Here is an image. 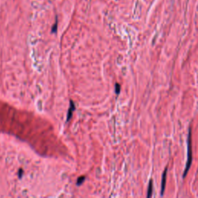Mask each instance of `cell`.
Listing matches in <instances>:
<instances>
[{
	"label": "cell",
	"mask_w": 198,
	"mask_h": 198,
	"mask_svg": "<svg viewBox=\"0 0 198 198\" xmlns=\"http://www.w3.org/2000/svg\"><path fill=\"white\" fill-rule=\"evenodd\" d=\"M191 163H192V143H191V129H190L187 138V161L186 163L185 170L183 172V178L187 174L190 166H191Z\"/></svg>",
	"instance_id": "cell-1"
},
{
	"label": "cell",
	"mask_w": 198,
	"mask_h": 198,
	"mask_svg": "<svg viewBox=\"0 0 198 198\" xmlns=\"http://www.w3.org/2000/svg\"><path fill=\"white\" fill-rule=\"evenodd\" d=\"M75 108H76V107H75L74 102L72 100H71L70 101V107H69L68 111H67V122H68L72 119V116H73V114H74Z\"/></svg>",
	"instance_id": "cell-2"
},
{
	"label": "cell",
	"mask_w": 198,
	"mask_h": 198,
	"mask_svg": "<svg viewBox=\"0 0 198 198\" xmlns=\"http://www.w3.org/2000/svg\"><path fill=\"white\" fill-rule=\"evenodd\" d=\"M167 170H168V168H166L165 171L163 172V177H162V190H161V194L163 195L164 193V190H165V186H166V182H167Z\"/></svg>",
	"instance_id": "cell-3"
},
{
	"label": "cell",
	"mask_w": 198,
	"mask_h": 198,
	"mask_svg": "<svg viewBox=\"0 0 198 198\" xmlns=\"http://www.w3.org/2000/svg\"><path fill=\"white\" fill-rule=\"evenodd\" d=\"M152 192H153V181L150 180L149 184V189H148V193H147V197H150L152 196Z\"/></svg>",
	"instance_id": "cell-4"
},
{
	"label": "cell",
	"mask_w": 198,
	"mask_h": 198,
	"mask_svg": "<svg viewBox=\"0 0 198 198\" xmlns=\"http://www.w3.org/2000/svg\"><path fill=\"white\" fill-rule=\"evenodd\" d=\"M85 177H84V176H81V177H78V178H77V186H81L83 183L85 182Z\"/></svg>",
	"instance_id": "cell-5"
},
{
	"label": "cell",
	"mask_w": 198,
	"mask_h": 198,
	"mask_svg": "<svg viewBox=\"0 0 198 198\" xmlns=\"http://www.w3.org/2000/svg\"><path fill=\"white\" fill-rule=\"evenodd\" d=\"M120 91H121V87H120V85L117 83V84H115V93H116L117 95H119V93H120Z\"/></svg>",
	"instance_id": "cell-6"
},
{
	"label": "cell",
	"mask_w": 198,
	"mask_h": 198,
	"mask_svg": "<svg viewBox=\"0 0 198 198\" xmlns=\"http://www.w3.org/2000/svg\"><path fill=\"white\" fill-rule=\"evenodd\" d=\"M57 30V20H56L55 24L52 27V33H56Z\"/></svg>",
	"instance_id": "cell-7"
},
{
	"label": "cell",
	"mask_w": 198,
	"mask_h": 198,
	"mask_svg": "<svg viewBox=\"0 0 198 198\" xmlns=\"http://www.w3.org/2000/svg\"><path fill=\"white\" fill-rule=\"evenodd\" d=\"M23 169H20L19 170V178H21L22 176H23Z\"/></svg>",
	"instance_id": "cell-8"
}]
</instances>
